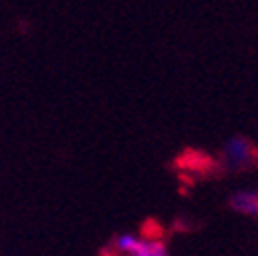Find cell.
<instances>
[{"label": "cell", "mask_w": 258, "mask_h": 256, "mask_svg": "<svg viewBox=\"0 0 258 256\" xmlns=\"http://www.w3.org/2000/svg\"><path fill=\"white\" fill-rule=\"evenodd\" d=\"M254 158H256V150L246 138L236 136L225 144V162L232 168H246L256 162Z\"/></svg>", "instance_id": "1"}, {"label": "cell", "mask_w": 258, "mask_h": 256, "mask_svg": "<svg viewBox=\"0 0 258 256\" xmlns=\"http://www.w3.org/2000/svg\"><path fill=\"white\" fill-rule=\"evenodd\" d=\"M230 207L242 215L258 217V190H238L230 199Z\"/></svg>", "instance_id": "2"}, {"label": "cell", "mask_w": 258, "mask_h": 256, "mask_svg": "<svg viewBox=\"0 0 258 256\" xmlns=\"http://www.w3.org/2000/svg\"><path fill=\"white\" fill-rule=\"evenodd\" d=\"M146 240L136 236V234H121L117 240H115V248L121 252V254H129V256H134L138 254L142 248H144Z\"/></svg>", "instance_id": "3"}, {"label": "cell", "mask_w": 258, "mask_h": 256, "mask_svg": "<svg viewBox=\"0 0 258 256\" xmlns=\"http://www.w3.org/2000/svg\"><path fill=\"white\" fill-rule=\"evenodd\" d=\"M134 256H168V250L164 246V242H160V240H154V242H148L144 244V248L134 254Z\"/></svg>", "instance_id": "4"}]
</instances>
